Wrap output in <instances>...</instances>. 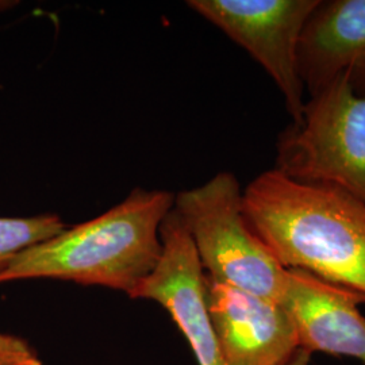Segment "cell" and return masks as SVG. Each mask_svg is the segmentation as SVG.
Masks as SVG:
<instances>
[{"mask_svg":"<svg viewBox=\"0 0 365 365\" xmlns=\"http://www.w3.org/2000/svg\"><path fill=\"white\" fill-rule=\"evenodd\" d=\"M163 253L130 299L161 304L188 341L199 365H223L206 302V274L191 235L172 209L160 227Z\"/></svg>","mask_w":365,"mask_h":365,"instance_id":"8992f818","label":"cell"},{"mask_svg":"<svg viewBox=\"0 0 365 365\" xmlns=\"http://www.w3.org/2000/svg\"><path fill=\"white\" fill-rule=\"evenodd\" d=\"M321 0H190L188 7L242 46L274 78L292 122L304 107L298 69L303 29Z\"/></svg>","mask_w":365,"mask_h":365,"instance_id":"5b68a950","label":"cell"},{"mask_svg":"<svg viewBox=\"0 0 365 365\" xmlns=\"http://www.w3.org/2000/svg\"><path fill=\"white\" fill-rule=\"evenodd\" d=\"M66 227L57 214L0 218V274L21 252L63 233Z\"/></svg>","mask_w":365,"mask_h":365,"instance_id":"30bf717a","label":"cell"},{"mask_svg":"<svg viewBox=\"0 0 365 365\" xmlns=\"http://www.w3.org/2000/svg\"><path fill=\"white\" fill-rule=\"evenodd\" d=\"M276 170L289 179L339 188L365 203V98L348 78L312 95L298 122L280 133Z\"/></svg>","mask_w":365,"mask_h":365,"instance_id":"277c9868","label":"cell"},{"mask_svg":"<svg viewBox=\"0 0 365 365\" xmlns=\"http://www.w3.org/2000/svg\"><path fill=\"white\" fill-rule=\"evenodd\" d=\"M173 210L191 235L209 279L283 303L288 271L249 226L233 173L221 172L200 187L178 192Z\"/></svg>","mask_w":365,"mask_h":365,"instance_id":"3957f363","label":"cell"},{"mask_svg":"<svg viewBox=\"0 0 365 365\" xmlns=\"http://www.w3.org/2000/svg\"><path fill=\"white\" fill-rule=\"evenodd\" d=\"M0 365H42V360L26 339L0 330Z\"/></svg>","mask_w":365,"mask_h":365,"instance_id":"8fae6325","label":"cell"},{"mask_svg":"<svg viewBox=\"0 0 365 365\" xmlns=\"http://www.w3.org/2000/svg\"><path fill=\"white\" fill-rule=\"evenodd\" d=\"M310 359H312V353L306 352L304 349L299 348L284 365H310Z\"/></svg>","mask_w":365,"mask_h":365,"instance_id":"7c38bea8","label":"cell"},{"mask_svg":"<svg viewBox=\"0 0 365 365\" xmlns=\"http://www.w3.org/2000/svg\"><path fill=\"white\" fill-rule=\"evenodd\" d=\"M298 69L310 95L344 75L365 98V0L319 1L300 37Z\"/></svg>","mask_w":365,"mask_h":365,"instance_id":"9c48e42d","label":"cell"},{"mask_svg":"<svg viewBox=\"0 0 365 365\" xmlns=\"http://www.w3.org/2000/svg\"><path fill=\"white\" fill-rule=\"evenodd\" d=\"M18 4V1H14V0H0V14L13 9Z\"/></svg>","mask_w":365,"mask_h":365,"instance_id":"4fadbf2b","label":"cell"},{"mask_svg":"<svg viewBox=\"0 0 365 365\" xmlns=\"http://www.w3.org/2000/svg\"><path fill=\"white\" fill-rule=\"evenodd\" d=\"M206 302L223 365H284L299 349L282 304L206 276Z\"/></svg>","mask_w":365,"mask_h":365,"instance_id":"52a82bcc","label":"cell"},{"mask_svg":"<svg viewBox=\"0 0 365 365\" xmlns=\"http://www.w3.org/2000/svg\"><path fill=\"white\" fill-rule=\"evenodd\" d=\"M244 214L274 259L365 295V203L324 184L262 172L242 191Z\"/></svg>","mask_w":365,"mask_h":365,"instance_id":"6da1fadb","label":"cell"},{"mask_svg":"<svg viewBox=\"0 0 365 365\" xmlns=\"http://www.w3.org/2000/svg\"><path fill=\"white\" fill-rule=\"evenodd\" d=\"M173 205L170 191L135 188L105 214L21 252L0 274V284L54 279L130 298L160 261V227Z\"/></svg>","mask_w":365,"mask_h":365,"instance_id":"7a4b0ae2","label":"cell"},{"mask_svg":"<svg viewBox=\"0 0 365 365\" xmlns=\"http://www.w3.org/2000/svg\"><path fill=\"white\" fill-rule=\"evenodd\" d=\"M282 306L291 317L300 349L351 356L365 363V295L302 269H287Z\"/></svg>","mask_w":365,"mask_h":365,"instance_id":"ba28073f","label":"cell"}]
</instances>
